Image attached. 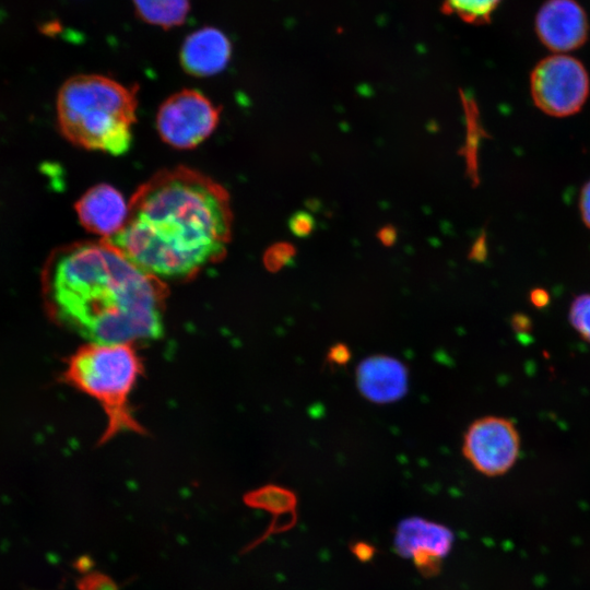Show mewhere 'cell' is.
Listing matches in <instances>:
<instances>
[{
  "label": "cell",
  "instance_id": "9a60e30c",
  "mask_svg": "<svg viewBox=\"0 0 590 590\" xmlns=\"http://www.w3.org/2000/svg\"><path fill=\"white\" fill-rule=\"evenodd\" d=\"M503 0H442V12L469 24H484Z\"/></svg>",
  "mask_w": 590,
  "mask_h": 590
},
{
  "label": "cell",
  "instance_id": "9c48e42d",
  "mask_svg": "<svg viewBox=\"0 0 590 590\" xmlns=\"http://www.w3.org/2000/svg\"><path fill=\"white\" fill-rule=\"evenodd\" d=\"M355 379L361 394L376 404L393 403L402 399L409 388L405 364L385 354L364 358L356 367Z\"/></svg>",
  "mask_w": 590,
  "mask_h": 590
},
{
  "label": "cell",
  "instance_id": "ac0fdd59",
  "mask_svg": "<svg viewBox=\"0 0 590 590\" xmlns=\"http://www.w3.org/2000/svg\"><path fill=\"white\" fill-rule=\"evenodd\" d=\"M79 590H118L116 582L98 571L87 573L76 583Z\"/></svg>",
  "mask_w": 590,
  "mask_h": 590
},
{
  "label": "cell",
  "instance_id": "3957f363",
  "mask_svg": "<svg viewBox=\"0 0 590 590\" xmlns=\"http://www.w3.org/2000/svg\"><path fill=\"white\" fill-rule=\"evenodd\" d=\"M137 105L135 86L104 75H74L57 95L58 127L78 146L120 155L131 145Z\"/></svg>",
  "mask_w": 590,
  "mask_h": 590
},
{
  "label": "cell",
  "instance_id": "8992f818",
  "mask_svg": "<svg viewBox=\"0 0 590 590\" xmlns=\"http://www.w3.org/2000/svg\"><path fill=\"white\" fill-rule=\"evenodd\" d=\"M220 108L196 90H182L160 107L156 128L162 140L176 149H192L212 134Z\"/></svg>",
  "mask_w": 590,
  "mask_h": 590
},
{
  "label": "cell",
  "instance_id": "7a4b0ae2",
  "mask_svg": "<svg viewBox=\"0 0 590 590\" xmlns=\"http://www.w3.org/2000/svg\"><path fill=\"white\" fill-rule=\"evenodd\" d=\"M43 288L55 318L87 343L134 344L163 334L165 282L102 239L54 250Z\"/></svg>",
  "mask_w": 590,
  "mask_h": 590
},
{
  "label": "cell",
  "instance_id": "2e32d148",
  "mask_svg": "<svg viewBox=\"0 0 590 590\" xmlns=\"http://www.w3.org/2000/svg\"><path fill=\"white\" fill-rule=\"evenodd\" d=\"M568 320L579 337L590 343V294H580L573 299Z\"/></svg>",
  "mask_w": 590,
  "mask_h": 590
},
{
  "label": "cell",
  "instance_id": "30bf717a",
  "mask_svg": "<svg viewBox=\"0 0 590 590\" xmlns=\"http://www.w3.org/2000/svg\"><path fill=\"white\" fill-rule=\"evenodd\" d=\"M74 208L83 227L102 236V239L114 236L122 228L129 210L122 194L107 184L90 188Z\"/></svg>",
  "mask_w": 590,
  "mask_h": 590
},
{
  "label": "cell",
  "instance_id": "d4e9b609",
  "mask_svg": "<svg viewBox=\"0 0 590 590\" xmlns=\"http://www.w3.org/2000/svg\"><path fill=\"white\" fill-rule=\"evenodd\" d=\"M529 298L531 304L538 308L545 307L550 303V294L541 287L533 288Z\"/></svg>",
  "mask_w": 590,
  "mask_h": 590
},
{
  "label": "cell",
  "instance_id": "7c38bea8",
  "mask_svg": "<svg viewBox=\"0 0 590 590\" xmlns=\"http://www.w3.org/2000/svg\"><path fill=\"white\" fill-rule=\"evenodd\" d=\"M455 541L452 531L438 522L413 516L401 520L394 531L393 548L403 558L418 551L434 552L446 557Z\"/></svg>",
  "mask_w": 590,
  "mask_h": 590
},
{
  "label": "cell",
  "instance_id": "83f0119b",
  "mask_svg": "<svg viewBox=\"0 0 590 590\" xmlns=\"http://www.w3.org/2000/svg\"><path fill=\"white\" fill-rule=\"evenodd\" d=\"M74 567L80 573L87 574L91 570V568L93 567V559L87 555L80 556L75 560Z\"/></svg>",
  "mask_w": 590,
  "mask_h": 590
},
{
  "label": "cell",
  "instance_id": "603a6c76",
  "mask_svg": "<svg viewBox=\"0 0 590 590\" xmlns=\"http://www.w3.org/2000/svg\"><path fill=\"white\" fill-rule=\"evenodd\" d=\"M579 208L583 223L590 228V180L581 190Z\"/></svg>",
  "mask_w": 590,
  "mask_h": 590
},
{
  "label": "cell",
  "instance_id": "52a82bcc",
  "mask_svg": "<svg viewBox=\"0 0 590 590\" xmlns=\"http://www.w3.org/2000/svg\"><path fill=\"white\" fill-rule=\"evenodd\" d=\"M520 437L515 424L500 416L475 420L463 436L462 453L472 467L487 476L509 471L518 460Z\"/></svg>",
  "mask_w": 590,
  "mask_h": 590
},
{
  "label": "cell",
  "instance_id": "7402d4cb",
  "mask_svg": "<svg viewBox=\"0 0 590 590\" xmlns=\"http://www.w3.org/2000/svg\"><path fill=\"white\" fill-rule=\"evenodd\" d=\"M351 552L359 562L366 563L374 557L376 548L365 541H356L351 545Z\"/></svg>",
  "mask_w": 590,
  "mask_h": 590
},
{
  "label": "cell",
  "instance_id": "5b68a950",
  "mask_svg": "<svg viewBox=\"0 0 590 590\" xmlns=\"http://www.w3.org/2000/svg\"><path fill=\"white\" fill-rule=\"evenodd\" d=\"M589 76L583 64L567 55L542 59L530 76L531 96L535 106L552 117L578 113L589 95Z\"/></svg>",
  "mask_w": 590,
  "mask_h": 590
},
{
  "label": "cell",
  "instance_id": "44dd1931",
  "mask_svg": "<svg viewBox=\"0 0 590 590\" xmlns=\"http://www.w3.org/2000/svg\"><path fill=\"white\" fill-rule=\"evenodd\" d=\"M351 351L344 343H337L332 345L327 354V362L337 366H343L351 359Z\"/></svg>",
  "mask_w": 590,
  "mask_h": 590
},
{
  "label": "cell",
  "instance_id": "5bb4252c",
  "mask_svg": "<svg viewBox=\"0 0 590 590\" xmlns=\"http://www.w3.org/2000/svg\"><path fill=\"white\" fill-rule=\"evenodd\" d=\"M138 15L145 22L165 28L181 24L189 0H133Z\"/></svg>",
  "mask_w": 590,
  "mask_h": 590
},
{
  "label": "cell",
  "instance_id": "d6986e66",
  "mask_svg": "<svg viewBox=\"0 0 590 590\" xmlns=\"http://www.w3.org/2000/svg\"><path fill=\"white\" fill-rule=\"evenodd\" d=\"M288 226L295 236L304 238L314 232L316 228V221L310 213L298 211L291 216Z\"/></svg>",
  "mask_w": 590,
  "mask_h": 590
},
{
  "label": "cell",
  "instance_id": "8fae6325",
  "mask_svg": "<svg viewBox=\"0 0 590 590\" xmlns=\"http://www.w3.org/2000/svg\"><path fill=\"white\" fill-rule=\"evenodd\" d=\"M231 51V43L222 32L205 27L186 38L180 50V63L189 74L209 76L225 68Z\"/></svg>",
  "mask_w": 590,
  "mask_h": 590
},
{
  "label": "cell",
  "instance_id": "6da1fadb",
  "mask_svg": "<svg viewBox=\"0 0 590 590\" xmlns=\"http://www.w3.org/2000/svg\"><path fill=\"white\" fill-rule=\"evenodd\" d=\"M128 205L122 228L102 240L158 280L187 281L225 257L231 198L209 176L185 166L163 169L137 189Z\"/></svg>",
  "mask_w": 590,
  "mask_h": 590
},
{
  "label": "cell",
  "instance_id": "ba28073f",
  "mask_svg": "<svg viewBox=\"0 0 590 590\" xmlns=\"http://www.w3.org/2000/svg\"><path fill=\"white\" fill-rule=\"evenodd\" d=\"M535 30L547 48L565 52L585 44L589 24L585 10L575 0H547L536 14Z\"/></svg>",
  "mask_w": 590,
  "mask_h": 590
},
{
  "label": "cell",
  "instance_id": "484cf974",
  "mask_svg": "<svg viewBox=\"0 0 590 590\" xmlns=\"http://www.w3.org/2000/svg\"><path fill=\"white\" fill-rule=\"evenodd\" d=\"M378 238L380 239V241L387 246V247H390L392 246L394 243H396V239H397V231L393 226L391 225H387V226H384L379 232H378Z\"/></svg>",
  "mask_w": 590,
  "mask_h": 590
},
{
  "label": "cell",
  "instance_id": "e0dca14e",
  "mask_svg": "<svg viewBox=\"0 0 590 590\" xmlns=\"http://www.w3.org/2000/svg\"><path fill=\"white\" fill-rule=\"evenodd\" d=\"M411 559L423 577L432 578L440 573L444 557L434 552L418 551L411 556Z\"/></svg>",
  "mask_w": 590,
  "mask_h": 590
},
{
  "label": "cell",
  "instance_id": "cb8c5ba5",
  "mask_svg": "<svg viewBox=\"0 0 590 590\" xmlns=\"http://www.w3.org/2000/svg\"><path fill=\"white\" fill-rule=\"evenodd\" d=\"M511 327L518 334L529 333L532 324L529 317L523 314H516L511 318Z\"/></svg>",
  "mask_w": 590,
  "mask_h": 590
},
{
  "label": "cell",
  "instance_id": "4316f807",
  "mask_svg": "<svg viewBox=\"0 0 590 590\" xmlns=\"http://www.w3.org/2000/svg\"><path fill=\"white\" fill-rule=\"evenodd\" d=\"M486 257V247L484 238H479L475 244L472 247V250L469 255L470 259H473L475 261H483Z\"/></svg>",
  "mask_w": 590,
  "mask_h": 590
},
{
  "label": "cell",
  "instance_id": "277c9868",
  "mask_svg": "<svg viewBox=\"0 0 590 590\" xmlns=\"http://www.w3.org/2000/svg\"><path fill=\"white\" fill-rule=\"evenodd\" d=\"M141 373L132 343H86L69 358L64 379L97 401L106 416L101 444L121 433H145L129 402Z\"/></svg>",
  "mask_w": 590,
  "mask_h": 590
},
{
  "label": "cell",
  "instance_id": "ffe728a7",
  "mask_svg": "<svg viewBox=\"0 0 590 590\" xmlns=\"http://www.w3.org/2000/svg\"><path fill=\"white\" fill-rule=\"evenodd\" d=\"M294 255L295 250L291 245H275L273 248L269 249L266 256L267 266L273 270H276L291 261Z\"/></svg>",
  "mask_w": 590,
  "mask_h": 590
},
{
  "label": "cell",
  "instance_id": "4fadbf2b",
  "mask_svg": "<svg viewBox=\"0 0 590 590\" xmlns=\"http://www.w3.org/2000/svg\"><path fill=\"white\" fill-rule=\"evenodd\" d=\"M245 503L253 508L264 509L273 515L264 534L261 535L247 550H251L261 543L269 535L292 529L297 521V497L296 495L279 485H266L245 496Z\"/></svg>",
  "mask_w": 590,
  "mask_h": 590
}]
</instances>
